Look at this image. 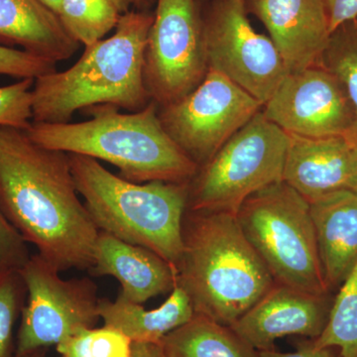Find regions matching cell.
Listing matches in <instances>:
<instances>
[{"mask_svg":"<svg viewBox=\"0 0 357 357\" xmlns=\"http://www.w3.org/2000/svg\"><path fill=\"white\" fill-rule=\"evenodd\" d=\"M0 208L59 272L91 267L100 229L79 199L69 154L0 128Z\"/></svg>","mask_w":357,"mask_h":357,"instance_id":"1","label":"cell"},{"mask_svg":"<svg viewBox=\"0 0 357 357\" xmlns=\"http://www.w3.org/2000/svg\"><path fill=\"white\" fill-rule=\"evenodd\" d=\"M275 284L236 213L187 211L177 285L189 296L195 314L230 326Z\"/></svg>","mask_w":357,"mask_h":357,"instance_id":"2","label":"cell"},{"mask_svg":"<svg viewBox=\"0 0 357 357\" xmlns=\"http://www.w3.org/2000/svg\"><path fill=\"white\" fill-rule=\"evenodd\" d=\"M84 112L86 121H32L25 132L40 146L112 164L131 182L190 183L198 172V165L166 132L158 105L152 100L144 109L128 114L110 105Z\"/></svg>","mask_w":357,"mask_h":357,"instance_id":"3","label":"cell"},{"mask_svg":"<svg viewBox=\"0 0 357 357\" xmlns=\"http://www.w3.org/2000/svg\"><path fill=\"white\" fill-rule=\"evenodd\" d=\"M154 14H122L112 36L84 47L76 64L37 77L33 121L68 123L79 110L110 105L138 112L151 102L143 76L144 53Z\"/></svg>","mask_w":357,"mask_h":357,"instance_id":"4","label":"cell"},{"mask_svg":"<svg viewBox=\"0 0 357 357\" xmlns=\"http://www.w3.org/2000/svg\"><path fill=\"white\" fill-rule=\"evenodd\" d=\"M79 197L102 231L150 249L177 270L190 183H135L110 172L98 160L69 154Z\"/></svg>","mask_w":357,"mask_h":357,"instance_id":"5","label":"cell"},{"mask_svg":"<svg viewBox=\"0 0 357 357\" xmlns=\"http://www.w3.org/2000/svg\"><path fill=\"white\" fill-rule=\"evenodd\" d=\"M236 218L275 283L317 295L328 293L310 204L299 192L276 183L246 199Z\"/></svg>","mask_w":357,"mask_h":357,"instance_id":"6","label":"cell"},{"mask_svg":"<svg viewBox=\"0 0 357 357\" xmlns=\"http://www.w3.org/2000/svg\"><path fill=\"white\" fill-rule=\"evenodd\" d=\"M288 134L260 110L190 182L188 211L236 213L246 199L283 182Z\"/></svg>","mask_w":357,"mask_h":357,"instance_id":"7","label":"cell"},{"mask_svg":"<svg viewBox=\"0 0 357 357\" xmlns=\"http://www.w3.org/2000/svg\"><path fill=\"white\" fill-rule=\"evenodd\" d=\"M201 13L208 69L264 105L288 70L273 41L251 25L246 0H208Z\"/></svg>","mask_w":357,"mask_h":357,"instance_id":"8","label":"cell"},{"mask_svg":"<svg viewBox=\"0 0 357 357\" xmlns=\"http://www.w3.org/2000/svg\"><path fill=\"white\" fill-rule=\"evenodd\" d=\"M27 299L16 335L15 356L48 349L100 319L98 287L91 279L61 278L60 273L39 255L30 256L20 269Z\"/></svg>","mask_w":357,"mask_h":357,"instance_id":"9","label":"cell"},{"mask_svg":"<svg viewBox=\"0 0 357 357\" xmlns=\"http://www.w3.org/2000/svg\"><path fill=\"white\" fill-rule=\"evenodd\" d=\"M208 70L198 0H157L143 68L150 100L158 107L177 102Z\"/></svg>","mask_w":357,"mask_h":357,"instance_id":"10","label":"cell"},{"mask_svg":"<svg viewBox=\"0 0 357 357\" xmlns=\"http://www.w3.org/2000/svg\"><path fill=\"white\" fill-rule=\"evenodd\" d=\"M262 109L241 86L208 69L191 93L159 107V117L166 132L201 168Z\"/></svg>","mask_w":357,"mask_h":357,"instance_id":"11","label":"cell"},{"mask_svg":"<svg viewBox=\"0 0 357 357\" xmlns=\"http://www.w3.org/2000/svg\"><path fill=\"white\" fill-rule=\"evenodd\" d=\"M263 114L286 133L310 138L347 137L356 112L337 77L319 64L289 73Z\"/></svg>","mask_w":357,"mask_h":357,"instance_id":"12","label":"cell"},{"mask_svg":"<svg viewBox=\"0 0 357 357\" xmlns=\"http://www.w3.org/2000/svg\"><path fill=\"white\" fill-rule=\"evenodd\" d=\"M331 307L326 295L275 284L230 328L255 351H270L277 340L289 335L316 340L325 328Z\"/></svg>","mask_w":357,"mask_h":357,"instance_id":"13","label":"cell"},{"mask_svg":"<svg viewBox=\"0 0 357 357\" xmlns=\"http://www.w3.org/2000/svg\"><path fill=\"white\" fill-rule=\"evenodd\" d=\"M288 136L284 183L309 203L342 190L357 192V146L351 139Z\"/></svg>","mask_w":357,"mask_h":357,"instance_id":"14","label":"cell"},{"mask_svg":"<svg viewBox=\"0 0 357 357\" xmlns=\"http://www.w3.org/2000/svg\"><path fill=\"white\" fill-rule=\"evenodd\" d=\"M269 33L289 73L318 64L331 32L321 0H246Z\"/></svg>","mask_w":357,"mask_h":357,"instance_id":"15","label":"cell"},{"mask_svg":"<svg viewBox=\"0 0 357 357\" xmlns=\"http://www.w3.org/2000/svg\"><path fill=\"white\" fill-rule=\"evenodd\" d=\"M93 276H112L121 283L119 296L137 304L177 285V270L163 257L139 245L126 243L100 230L93 248Z\"/></svg>","mask_w":357,"mask_h":357,"instance_id":"16","label":"cell"},{"mask_svg":"<svg viewBox=\"0 0 357 357\" xmlns=\"http://www.w3.org/2000/svg\"><path fill=\"white\" fill-rule=\"evenodd\" d=\"M310 204L328 290L340 287L357 260V192H331Z\"/></svg>","mask_w":357,"mask_h":357,"instance_id":"17","label":"cell"},{"mask_svg":"<svg viewBox=\"0 0 357 357\" xmlns=\"http://www.w3.org/2000/svg\"><path fill=\"white\" fill-rule=\"evenodd\" d=\"M0 42L56 64L75 55L79 46L40 0H0Z\"/></svg>","mask_w":357,"mask_h":357,"instance_id":"18","label":"cell"},{"mask_svg":"<svg viewBox=\"0 0 357 357\" xmlns=\"http://www.w3.org/2000/svg\"><path fill=\"white\" fill-rule=\"evenodd\" d=\"M98 314L103 325L114 328L134 344H161L176 328L191 321L194 307L187 293L178 285L161 306L146 310L141 304L123 299H100Z\"/></svg>","mask_w":357,"mask_h":357,"instance_id":"19","label":"cell"},{"mask_svg":"<svg viewBox=\"0 0 357 357\" xmlns=\"http://www.w3.org/2000/svg\"><path fill=\"white\" fill-rule=\"evenodd\" d=\"M161 345L165 357H259L230 326L199 314L168 333Z\"/></svg>","mask_w":357,"mask_h":357,"instance_id":"20","label":"cell"},{"mask_svg":"<svg viewBox=\"0 0 357 357\" xmlns=\"http://www.w3.org/2000/svg\"><path fill=\"white\" fill-rule=\"evenodd\" d=\"M312 344L338 347L342 357H357V260L340 285L323 333Z\"/></svg>","mask_w":357,"mask_h":357,"instance_id":"21","label":"cell"},{"mask_svg":"<svg viewBox=\"0 0 357 357\" xmlns=\"http://www.w3.org/2000/svg\"><path fill=\"white\" fill-rule=\"evenodd\" d=\"M121 15L112 0H62L58 13L70 36L84 47L115 29Z\"/></svg>","mask_w":357,"mask_h":357,"instance_id":"22","label":"cell"},{"mask_svg":"<svg viewBox=\"0 0 357 357\" xmlns=\"http://www.w3.org/2000/svg\"><path fill=\"white\" fill-rule=\"evenodd\" d=\"M338 81L349 96L356 112V128L351 141L357 146V22L349 21L331 34L318 62Z\"/></svg>","mask_w":357,"mask_h":357,"instance_id":"23","label":"cell"},{"mask_svg":"<svg viewBox=\"0 0 357 357\" xmlns=\"http://www.w3.org/2000/svg\"><path fill=\"white\" fill-rule=\"evenodd\" d=\"M56 349L59 357H132L133 342L119 331L103 325L81 331Z\"/></svg>","mask_w":357,"mask_h":357,"instance_id":"24","label":"cell"},{"mask_svg":"<svg viewBox=\"0 0 357 357\" xmlns=\"http://www.w3.org/2000/svg\"><path fill=\"white\" fill-rule=\"evenodd\" d=\"M27 299V289L20 270L0 271V357H15L16 323Z\"/></svg>","mask_w":357,"mask_h":357,"instance_id":"25","label":"cell"},{"mask_svg":"<svg viewBox=\"0 0 357 357\" xmlns=\"http://www.w3.org/2000/svg\"><path fill=\"white\" fill-rule=\"evenodd\" d=\"M35 79H23L0 86V128L26 130L33 121L32 89Z\"/></svg>","mask_w":357,"mask_h":357,"instance_id":"26","label":"cell"},{"mask_svg":"<svg viewBox=\"0 0 357 357\" xmlns=\"http://www.w3.org/2000/svg\"><path fill=\"white\" fill-rule=\"evenodd\" d=\"M57 64L20 49L0 44V75L33 79L57 70Z\"/></svg>","mask_w":357,"mask_h":357,"instance_id":"27","label":"cell"},{"mask_svg":"<svg viewBox=\"0 0 357 357\" xmlns=\"http://www.w3.org/2000/svg\"><path fill=\"white\" fill-rule=\"evenodd\" d=\"M30 256L27 243L0 208V271L21 269Z\"/></svg>","mask_w":357,"mask_h":357,"instance_id":"28","label":"cell"},{"mask_svg":"<svg viewBox=\"0 0 357 357\" xmlns=\"http://www.w3.org/2000/svg\"><path fill=\"white\" fill-rule=\"evenodd\" d=\"M331 34L344 23L357 18V0H321Z\"/></svg>","mask_w":357,"mask_h":357,"instance_id":"29","label":"cell"},{"mask_svg":"<svg viewBox=\"0 0 357 357\" xmlns=\"http://www.w3.org/2000/svg\"><path fill=\"white\" fill-rule=\"evenodd\" d=\"M331 349H319L314 344H305L295 352H279L275 349L258 351L259 357H333Z\"/></svg>","mask_w":357,"mask_h":357,"instance_id":"30","label":"cell"},{"mask_svg":"<svg viewBox=\"0 0 357 357\" xmlns=\"http://www.w3.org/2000/svg\"><path fill=\"white\" fill-rule=\"evenodd\" d=\"M132 357H165L161 344H134Z\"/></svg>","mask_w":357,"mask_h":357,"instance_id":"31","label":"cell"},{"mask_svg":"<svg viewBox=\"0 0 357 357\" xmlns=\"http://www.w3.org/2000/svg\"><path fill=\"white\" fill-rule=\"evenodd\" d=\"M121 14L130 11L131 6H135V0H112Z\"/></svg>","mask_w":357,"mask_h":357,"instance_id":"32","label":"cell"},{"mask_svg":"<svg viewBox=\"0 0 357 357\" xmlns=\"http://www.w3.org/2000/svg\"><path fill=\"white\" fill-rule=\"evenodd\" d=\"M40 1L58 15L62 0H40Z\"/></svg>","mask_w":357,"mask_h":357,"instance_id":"33","label":"cell"},{"mask_svg":"<svg viewBox=\"0 0 357 357\" xmlns=\"http://www.w3.org/2000/svg\"><path fill=\"white\" fill-rule=\"evenodd\" d=\"M15 357H47V349H41V351L31 352V354H25V356Z\"/></svg>","mask_w":357,"mask_h":357,"instance_id":"34","label":"cell"},{"mask_svg":"<svg viewBox=\"0 0 357 357\" xmlns=\"http://www.w3.org/2000/svg\"><path fill=\"white\" fill-rule=\"evenodd\" d=\"M152 1H153V0H135V6H140L139 8H141V6H144V4H148L149 2Z\"/></svg>","mask_w":357,"mask_h":357,"instance_id":"35","label":"cell"},{"mask_svg":"<svg viewBox=\"0 0 357 357\" xmlns=\"http://www.w3.org/2000/svg\"><path fill=\"white\" fill-rule=\"evenodd\" d=\"M199 4L204 3V2L208 1V0H198Z\"/></svg>","mask_w":357,"mask_h":357,"instance_id":"36","label":"cell"},{"mask_svg":"<svg viewBox=\"0 0 357 357\" xmlns=\"http://www.w3.org/2000/svg\"><path fill=\"white\" fill-rule=\"evenodd\" d=\"M356 22H357V18H356Z\"/></svg>","mask_w":357,"mask_h":357,"instance_id":"37","label":"cell"}]
</instances>
